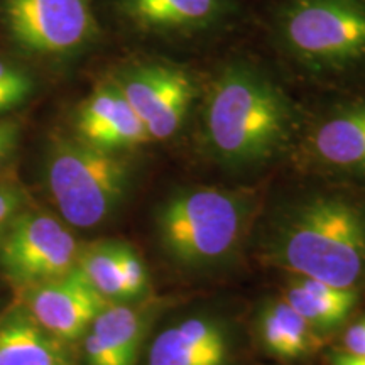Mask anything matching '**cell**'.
<instances>
[{
  "label": "cell",
  "mask_w": 365,
  "mask_h": 365,
  "mask_svg": "<svg viewBox=\"0 0 365 365\" xmlns=\"http://www.w3.org/2000/svg\"><path fill=\"white\" fill-rule=\"evenodd\" d=\"M78 139L108 150L135 148L149 134L115 81L98 86L80 107L76 117Z\"/></svg>",
  "instance_id": "cell-12"
},
{
  "label": "cell",
  "mask_w": 365,
  "mask_h": 365,
  "mask_svg": "<svg viewBox=\"0 0 365 365\" xmlns=\"http://www.w3.org/2000/svg\"><path fill=\"white\" fill-rule=\"evenodd\" d=\"M0 244V267L14 284L34 287L71 271L78 244L56 217L44 212L17 213Z\"/></svg>",
  "instance_id": "cell-6"
},
{
  "label": "cell",
  "mask_w": 365,
  "mask_h": 365,
  "mask_svg": "<svg viewBox=\"0 0 365 365\" xmlns=\"http://www.w3.org/2000/svg\"><path fill=\"white\" fill-rule=\"evenodd\" d=\"M264 257L299 277L357 289L365 281V205L339 191L299 196L276 213Z\"/></svg>",
  "instance_id": "cell-2"
},
{
  "label": "cell",
  "mask_w": 365,
  "mask_h": 365,
  "mask_svg": "<svg viewBox=\"0 0 365 365\" xmlns=\"http://www.w3.org/2000/svg\"><path fill=\"white\" fill-rule=\"evenodd\" d=\"M76 267L86 277L90 286L105 299L112 303L115 299H125L117 264L115 240L97 242L86 247L83 252L78 254Z\"/></svg>",
  "instance_id": "cell-18"
},
{
  "label": "cell",
  "mask_w": 365,
  "mask_h": 365,
  "mask_svg": "<svg viewBox=\"0 0 365 365\" xmlns=\"http://www.w3.org/2000/svg\"><path fill=\"white\" fill-rule=\"evenodd\" d=\"M115 255L122 277V287H124V298H137L149 286L148 269L135 249L125 242H115Z\"/></svg>",
  "instance_id": "cell-19"
},
{
  "label": "cell",
  "mask_w": 365,
  "mask_h": 365,
  "mask_svg": "<svg viewBox=\"0 0 365 365\" xmlns=\"http://www.w3.org/2000/svg\"><path fill=\"white\" fill-rule=\"evenodd\" d=\"M17 137H19V129L16 124L0 122V170L16 148Z\"/></svg>",
  "instance_id": "cell-23"
},
{
  "label": "cell",
  "mask_w": 365,
  "mask_h": 365,
  "mask_svg": "<svg viewBox=\"0 0 365 365\" xmlns=\"http://www.w3.org/2000/svg\"><path fill=\"white\" fill-rule=\"evenodd\" d=\"M46 181L63 218L73 227L90 228L122 203L130 171L113 153L81 139H59L49 150Z\"/></svg>",
  "instance_id": "cell-5"
},
{
  "label": "cell",
  "mask_w": 365,
  "mask_h": 365,
  "mask_svg": "<svg viewBox=\"0 0 365 365\" xmlns=\"http://www.w3.org/2000/svg\"><path fill=\"white\" fill-rule=\"evenodd\" d=\"M124 9L140 29L176 41L208 38L237 16L235 0H124Z\"/></svg>",
  "instance_id": "cell-10"
},
{
  "label": "cell",
  "mask_w": 365,
  "mask_h": 365,
  "mask_svg": "<svg viewBox=\"0 0 365 365\" xmlns=\"http://www.w3.org/2000/svg\"><path fill=\"white\" fill-rule=\"evenodd\" d=\"M286 303L308 322L314 331H330L350 317L359 289H344L327 282L299 277L286 291Z\"/></svg>",
  "instance_id": "cell-15"
},
{
  "label": "cell",
  "mask_w": 365,
  "mask_h": 365,
  "mask_svg": "<svg viewBox=\"0 0 365 365\" xmlns=\"http://www.w3.org/2000/svg\"><path fill=\"white\" fill-rule=\"evenodd\" d=\"M230 333L212 317H191L164 328L149 346L148 365H227Z\"/></svg>",
  "instance_id": "cell-13"
},
{
  "label": "cell",
  "mask_w": 365,
  "mask_h": 365,
  "mask_svg": "<svg viewBox=\"0 0 365 365\" xmlns=\"http://www.w3.org/2000/svg\"><path fill=\"white\" fill-rule=\"evenodd\" d=\"M331 362L333 365H365V357L340 352V354H333Z\"/></svg>",
  "instance_id": "cell-24"
},
{
  "label": "cell",
  "mask_w": 365,
  "mask_h": 365,
  "mask_svg": "<svg viewBox=\"0 0 365 365\" xmlns=\"http://www.w3.org/2000/svg\"><path fill=\"white\" fill-rule=\"evenodd\" d=\"M344 345L346 354L365 357V318L359 319L345 331Z\"/></svg>",
  "instance_id": "cell-22"
},
{
  "label": "cell",
  "mask_w": 365,
  "mask_h": 365,
  "mask_svg": "<svg viewBox=\"0 0 365 365\" xmlns=\"http://www.w3.org/2000/svg\"><path fill=\"white\" fill-rule=\"evenodd\" d=\"M272 41L299 73L330 80L365 66V0H279Z\"/></svg>",
  "instance_id": "cell-3"
},
{
  "label": "cell",
  "mask_w": 365,
  "mask_h": 365,
  "mask_svg": "<svg viewBox=\"0 0 365 365\" xmlns=\"http://www.w3.org/2000/svg\"><path fill=\"white\" fill-rule=\"evenodd\" d=\"M255 196L215 186L182 188L158 210L156 228L164 252L181 267H208L225 261L247 234Z\"/></svg>",
  "instance_id": "cell-4"
},
{
  "label": "cell",
  "mask_w": 365,
  "mask_h": 365,
  "mask_svg": "<svg viewBox=\"0 0 365 365\" xmlns=\"http://www.w3.org/2000/svg\"><path fill=\"white\" fill-rule=\"evenodd\" d=\"M22 207V196L12 186L0 185V228L7 227Z\"/></svg>",
  "instance_id": "cell-21"
},
{
  "label": "cell",
  "mask_w": 365,
  "mask_h": 365,
  "mask_svg": "<svg viewBox=\"0 0 365 365\" xmlns=\"http://www.w3.org/2000/svg\"><path fill=\"white\" fill-rule=\"evenodd\" d=\"M33 93V80L11 63L0 59V112L16 108Z\"/></svg>",
  "instance_id": "cell-20"
},
{
  "label": "cell",
  "mask_w": 365,
  "mask_h": 365,
  "mask_svg": "<svg viewBox=\"0 0 365 365\" xmlns=\"http://www.w3.org/2000/svg\"><path fill=\"white\" fill-rule=\"evenodd\" d=\"M29 312L33 318L61 341L80 339L93 319L112 301L98 294L78 267L63 276L31 287Z\"/></svg>",
  "instance_id": "cell-9"
},
{
  "label": "cell",
  "mask_w": 365,
  "mask_h": 365,
  "mask_svg": "<svg viewBox=\"0 0 365 365\" xmlns=\"http://www.w3.org/2000/svg\"><path fill=\"white\" fill-rule=\"evenodd\" d=\"M6 21L22 48L39 54H71L95 33L90 0H6Z\"/></svg>",
  "instance_id": "cell-8"
},
{
  "label": "cell",
  "mask_w": 365,
  "mask_h": 365,
  "mask_svg": "<svg viewBox=\"0 0 365 365\" xmlns=\"http://www.w3.org/2000/svg\"><path fill=\"white\" fill-rule=\"evenodd\" d=\"M259 340L269 354L281 359H298L314 349L317 335L301 314L286 301L266 307L257 318Z\"/></svg>",
  "instance_id": "cell-17"
},
{
  "label": "cell",
  "mask_w": 365,
  "mask_h": 365,
  "mask_svg": "<svg viewBox=\"0 0 365 365\" xmlns=\"http://www.w3.org/2000/svg\"><path fill=\"white\" fill-rule=\"evenodd\" d=\"M296 108L266 68L235 58L215 71L205 91L202 134L208 153L232 171L266 166L293 139Z\"/></svg>",
  "instance_id": "cell-1"
},
{
  "label": "cell",
  "mask_w": 365,
  "mask_h": 365,
  "mask_svg": "<svg viewBox=\"0 0 365 365\" xmlns=\"http://www.w3.org/2000/svg\"><path fill=\"white\" fill-rule=\"evenodd\" d=\"M144 330L143 314L125 304L110 303L93 319L86 335L102 354L105 365H135Z\"/></svg>",
  "instance_id": "cell-16"
},
{
  "label": "cell",
  "mask_w": 365,
  "mask_h": 365,
  "mask_svg": "<svg viewBox=\"0 0 365 365\" xmlns=\"http://www.w3.org/2000/svg\"><path fill=\"white\" fill-rule=\"evenodd\" d=\"M0 365H68V359L61 340L16 309L0 322Z\"/></svg>",
  "instance_id": "cell-14"
},
{
  "label": "cell",
  "mask_w": 365,
  "mask_h": 365,
  "mask_svg": "<svg viewBox=\"0 0 365 365\" xmlns=\"http://www.w3.org/2000/svg\"><path fill=\"white\" fill-rule=\"evenodd\" d=\"M149 139H171L185 124L195 98L190 73L170 63H140L115 80Z\"/></svg>",
  "instance_id": "cell-7"
},
{
  "label": "cell",
  "mask_w": 365,
  "mask_h": 365,
  "mask_svg": "<svg viewBox=\"0 0 365 365\" xmlns=\"http://www.w3.org/2000/svg\"><path fill=\"white\" fill-rule=\"evenodd\" d=\"M307 144L319 166L365 180V98L323 113L309 129Z\"/></svg>",
  "instance_id": "cell-11"
}]
</instances>
